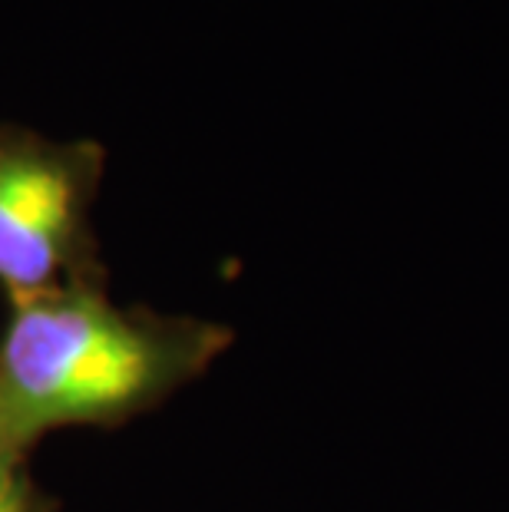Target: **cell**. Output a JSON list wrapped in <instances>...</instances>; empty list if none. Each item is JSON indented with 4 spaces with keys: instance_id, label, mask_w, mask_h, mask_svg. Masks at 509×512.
<instances>
[{
    "instance_id": "cell-1",
    "label": "cell",
    "mask_w": 509,
    "mask_h": 512,
    "mask_svg": "<svg viewBox=\"0 0 509 512\" xmlns=\"http://www.w3.org/2000/svg\"><path fill=\"white\" fill-rule=\"evenodd\" d=\"M235 344L222 321L126 308L106 278L10 304L0 334V453H27L67 427H119L162 407Z\"/></svg>"
},
{
    "instance_id": "cell-2",
    "label": "cell",
    "mask_w": 509,
    "mask_h": 512,
    "mask_svg": "<svg viewBox=\"0 0 509 512\" xmlns=\"http://www.w3.org/2000/svg\"><path fill=\"white\" fill-rule=\"evenodd\" d=\"M106 149L0 123V288L27 301L83 278H106L93 205Z\"/></svg>"
},
{
    "instance_id": "cell-3",
    "label": "cell",
    "mask_w": 509,
    "mask_h": 512,
    "mask_svg": "<svg viewBox=\"0 0 509 512\" xmlns=\"http://www.w3.org/2000/svg\"><path fill=\"white\" fill-rule=\"evenodd\" d=\"M0 512H53L50 499L40 493L27 473V463L0 453Z\"/></svg>"
}]
</instances>
